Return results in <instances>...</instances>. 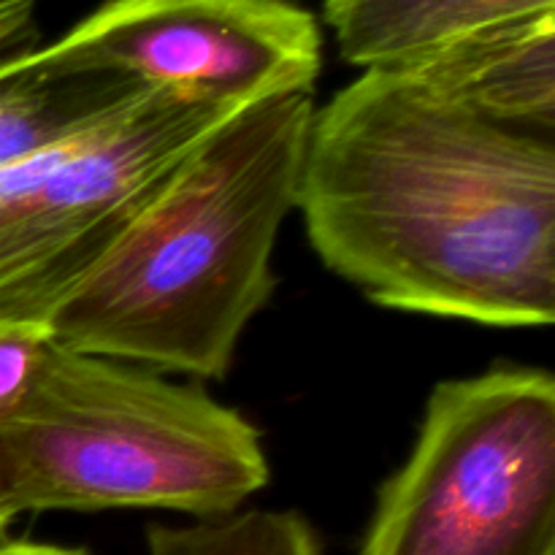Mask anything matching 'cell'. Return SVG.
Segmentation results:
<instances>
[{"instance_id":"obj_1","label":"cell","mask_w":555,"mask_h":555,"mask_svg":"<svg viewBox=\"0 0 555 555\" xmlns=\"http://www.w3.org/2000/svg\"><path fill=\"white\" fill-rule=\"evenodd\" d=\"M296 209L323 263L383 307L553 325L555 139L417 70H361L314 106Z\"/></svg>"},{"instance_id":"obj_8","label":"cell","mask_w":555,"mask_h":555,"mask_svg":"<svg viewBox=\"0 0 555 555\" xmlns=\"http://www.w3.org/2000/svg\"><path fill=\"white\" fill-rule=\"evenodd\" d=\"M555 16V0H325L341 57L361 70L399 68L480 33Z\"/></svg>"},{"instance_id":"obj_2","label":"cell","mask_w":555,"mask_h":555,"mask_svg":"<svg viewBox=\"0 0 555 555\" xmlns=\"http://www.w3.org/2000/svg\"><path fill=\"white\" fill-rule=\"evenodd\" d=\"M312 92L253 103L206 135L60 301L54 345L155 372L222 377L274 291L298 201Z\"/></svg>"},{"instance_id":"obj_14","label":"cell","mask_w":555,"mask_h":555,"mask_svg":"<svg viewBox=\"0 0 555 555\" xmlns=\"http://www.w3.org/2000/svg\"><path fill=\"white\" fill-rule=\"evenodd\" d=\"M9 526H11V520L5 518L3 509H0V545H5V542L11 540V537H9Z\"/></svg>"},{"instance_id":"obj_12","label":"cell","mask_w":555,"mask_h":555,"mask_svg":"<svg viewBox=\"0 0 555 555\" xmlns=\"http://www.w3.org/2000/svg\"><path fill=\"white\" fill-rule=\"evenodd\" d=\"M38 0H0V60L33 47Z\"/></svg>"},{"instance_id":"obj_4","label":"cell","mask_w":555,"mask_h":555,"mask_svg":"<svg viewBox=\"0 0 555 555\" xmlns=\"http://www.w3.org/2000/svg\"><path fill=\"white\" fill-rule=\"evenodd\" d=\"M361 555H555V379L493 369L428 399Z\"/></svg>"},{"instance_id":"obj_10","label":"cell","mask_w":555,"mask_h":555,"mask_svg":"<svg viewBox=\"0 0 555 555\" xmlns=\"http://www.w3.org/2000/svg\"><path fill=\"white\" fill-rule=\"evenodd\" d=\"M150 555H320L307 520L296 513L253 509L193 526H152Z\"/></svg>"},{"instance_id":"obj_6","label":"cell","mask_w":555,"mask_h":555,"mask_svg":"<svg viewBox=\"0 0 555 555\" xmlns=\"http://www.w3.org/2000/svg\"><path fill=\"white\" fill-rule=\"evenodd\" d=\"M30 60L54 74H103L139 90L238 112L312 92L323 33L291 0H106Z\"/></svg>"},{"instance_id":"obj_11","label":"cell","mask_w":555,"mask_h":555,"mask_svg":"<svg viewBox=\"0 0 555 555\" xmlns=\"http://www.w3.org/2000/svg\"><path fill=\"white\" fill-rule=\"evenodd\" d=\"M52 345L43 325H11L0 328V423L25 401Z\"/></svg>"},{"instance_id":"obj_7","label":"cell","mask_w":555,"mask_h":555,"mask_svg":"<svg viewBox=\"0 0 555 555\" xmlns=\"http://www.w3.org/2000/svg\"><path fill=\"white\" fill-rule=\"evenodd\" d=\"M399 68L417 70L486 119L553 135L555 16L480 33Z\"/></svg>"},{"instance_id":"obj_3","label":"cell","mask_w":555,"mask_h":555,"mask_svg":"<svg viewBox=\"0 0 555 555\" xmlns=\"http://www.w3.org/2000/svg\"><path fill=\"white\" fill-rule=\"evenodd\" d=\"M269 482L253 423L198 388L49 345L0 423V509L152 507L222 518Z\"/></svg>"},{"instance_id":"obj_5","label":"cell","mask_w":555,"mask_h":555,"mask_svg":"<svg viewBox=\"0 0 555 555\" xmlns=\"http://www.w3.org/2000/svg\"><path fill=\"white\" fill-rule=\"evenodd\" d=\"M233 114L139 90L63 144L0 171V328H47L179 163Z\"/></svg>"},{"instance_id":"obj_9","label":"cell","mask_w":555,"mask_h":555,"mask_svg":"<svg viewBox=\"0 0 555 555\" xmlns=\"http://www.w3.org/2000/svg\"><path fill=\"white\" fill-rule=\"evenodd\" d=\"M30 49L0 60V171L63 144L139 92L117 76L43 70Z\"/></svg>"},{"instance_id":"obj_13","label":"cell","mask_w":555,"mask_h":555,"mask_svg":"<svg viewBox=\"0 0 555 555\" xmlns=\"http://www.w3.org/2000/svg\"><path fill=\"white\" fill-rule=\"evenodd\" d=\"M0 555H90L81 547H63V545H43V542H22L9 540L0 545Z\"/></svg>"}]
</instances>
